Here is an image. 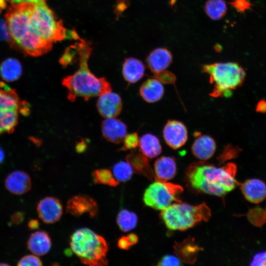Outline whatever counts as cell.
<instances>
[{"instance_id": "26", "label": "cell", "mask_w": 266, "mask_h": 266, "mask_svg": "<svg viewBox=\"0 0 266 266\" xmlns=\"http://www.w3.org/2000/svg\"><path fill=\"white\" fill-rule=\"evenodd\" d=\"M19 110H0V134L11 133L14 131L18 123Z\"/></svg>"}, {"instance_id": "38", "label": "cell", "mask_w": 266, "mask_h": 266, "mask_svg": "<svg viewBox=\"0 0 266 266\" xmlns=\"http://www.w3.org/2000/svg\"><path fill=\"white\" fill-rule=\"evenodd\" d=\"M232 5L238 11L244 12L250 9L251 4L247 0H233L231 2Z\"/></svg>"}, {"instance_id": "48", "label": "cell", "mask_w": 266, "mask_h": 266, "mask_svg": "<svg viewBox=\"0 0 266 266\" xmlns=\"http://www.w3.org/2000/svg\"><path fill=\"white\" fill-rule=\"evenodd\" d=\"M6 0H0V11L4 9L6 6Z\"/></svg>"}, {"instance_id": "29", "label": "cell", "mask_w": 266, "mask_h": 266, "mask_svg": "<svg viewBox=\"0 0 266 266\" xmlns=\"http://www.w3.org/2000/svg\"><path fill=\"white\" fill-rule=\"evenodd\" d=\"M116 221L120 229L127 232L135 227L137 223V217L133 212L122 209L118 214Z\"/></svg>"}, {"instance_id": "23", "label": "cell", "mask_w": 266, "mask_h": 266, "mask_svg": "<svg viewBox=\"0 0 266 266\" xmlns=\"http://www.w3.org/2000/svg\"><path fill=\"white\" fill-rule=\"evenodd\" d=\"M126 160L137 173L144 175L151 180L155 178L147 157L142 153H131L126 156Z\"/></svg>"}, {"instance_id": "47", "label": "cell", "mask_w": 266, "mask_h": 266, "mask_svg": "<svg viewBox=\"0 0 266 266\" xmlns=\"http://www.w3.org/2000/svg\"><path fill=\"white\" fill-rule=\"evenodd\" d=\"M5 158V154L3 150L0 146V165L3 162Z\"/></svg>"}, {"instance_id": "49", "label": "cell", "mask_w": 266, "mask_h": 266, "mask_svg": "<svg viewBox=\"0 0 266 266\" xmlns=\"http://www.w3.org/2000/svg\"><path fill=\"white\" fill-rule=\"evenodd\" d=\"M9 265L7 263H0V266H9Z\"/></svg>"}, {"instance_id": "24", "label": "cell", "mask_w": 266, "mask_h": 266, "mask_svg": "<svg viewBox=\"0 0 266 266\" xmlns=\"http://www.w3.org/2000/svg\"><path fill=\"white\" fill-rule=\"evenodd\" d=\"M22 73V66L16 59L9 58L4 60L0 65V76L7 82L17 80Z\"/></svg>"}, {"instance_id": "31", "label": "cell", "mask_w": 266, "mask_h": 266, "mask_svg": "<svg viewBox=\"0 0 266 266\" xmlns=\"http://www.w3.org/2000/svg\"><path fill=\"white\" fill-rule=\"evenodd\" d=\"M94 182L98 184L116 187L119 181L113 176L112 172L107 169H100L95 170L92 173Z\"/></svg>"}, {"instance_id": "20", "label": "cell", "mask_w": 266, "mask_h": 266, "mask_svg": "<svg viewBox=\"0 0 266 266\" xmlns=\"http://www.w3.org/2000/svg\"><path fill=\"white\" fill-rule=\"evenodd\" d=\"M139 93L145 101L153 103L162 99L164 94V88L157 78H149L140 86Z\"/></svg>"}, {"instance_id": "39", "label": "cell", "mask_w": 266, "mask_h": 266, "mask_svg": "<svg viewBox=\"0 0 266 266\" xmlns=\"http://www.w3.org/2000/svg\"><path fill=\"white\" fill-rule=\"evenodd\" d=\"M25 215L23 212L17 211L14 213L10 218V223L13 225H19L24 220Z\"/></svg>"}, {"instance_id": "27", "label": "cell", "mask_w": 266, "mask_h": 266, "mask_svg": "<svg viewBox=\"0 0 266 266\" xmlns=\"http://www.w3.org/2000/svg\"><path fill=\"white\" fill-rule=\"evenodd\" d=\"M204 11L210 19L218 20L226 14L227 6L224 0H207L204 5Z\"/></svg>"}, {"instance_id": "10", "label": "cell", "mask_w": 266, "mask_h": 266, "mask_svg": "<svg viewBox=\"0 0 266 266\" xmlns=\"http://www.w3.org/2000/svg\"><path fill=\"white\" fill-rule=\"evenodd\" d=\"M36 209L39 218L48 224L59 221L63 214L61 202L52 197H46L41 200L37 204Z\"/></svg>"}, {"instance_id": "5", "label": "cell", "mask_w": 266, "mask_h": 266, "mask_svg": "<svg viewBox=\"0 0 266 266\" xmlns=\"http://www.w3.org/2000/svg\"><path fill=\"white\" fill-rule=\"evenodd\" d=\"M203 71L208 74L213 88L212 97H229L233 91L243 84L246 73L243 68L234 62L215 63L202 66Z\"/></svg>"}, {"instance_id": "37", "label": "cell", "mask_w": 266, "mask_h": 266, "mask_svg": "<svg viewBox=\"0 0 266 266\" xmlns=\"http://www.w3.org/2000/svg\"><path fill=\"white\" fill-rule=\"evenodd\" d=\"M251 266H266V251L259 252L253 257Z\"/></svg>"}, {"instance_id": "13", "label": "cell", "mask_w": 266, "mask_h": 266, "mask_svg": "<svg viewBox=\"0 0 266 266\" xmlns=\"http://www.w3.org/2000/svg\"><path fill=\"white\" fill-rule=\"evenodd\" d=\"M101 128L103 137L115 144L121 143L127 135V126L115 118H106L102 122Z\"/></svg>"}, {"instance_id": "32", "label": "cell", "mask_w": 266, "mask_h": 266, "mask_svg": "<svg viewBox=\"0 0 266 266\" xmlns=\"http://www.w3.org/2000/svg\"><path fill=\"white\" fill-rule=\"evenodd\" d=\"M240 151V149L239 147L228 144L224 147L221 153L219 155L218 160L220 163H223L236 157Z\"/></svg>"}, {"instance_id": "34", "label": "cell", "mask_w": 266, "mask_h": 266, "mask_svg": "<svg viewBox=\"0 0 266 266\" xmlns=\"http://www.w3.org/2000/svg\"><path fill=\"white\" fill-rule=\"evenodd\" d=\"M17 266H42V263L37 255L34 254L27 255L21 258V259L18 261Z\"/></svg>"}, {"instance_id": "8", "label": "cell", "mask_w": 266, "mask_h": 266, "mask_svg": "<svg viewBox=\"0 0 266 266\" xmlns=\"http://www.w3.org/2000/svg\"><path fill=\"white\" fill-rule=\"evenodd\" d=\"M183 191L179 185L157 180L146 189L143 200L147 206L163 210L172 203L180 201L178 196Z\"/></svg>"}, {"instance_id": "43", "label": "cell", "mask_w": 266, "mask_h": 266, "mask_svg": "<svg viewBox=\"0 0 266 266\" xmlns=\"http://www.w3.org/2000/svg\"><path fill=\"white\" fill-rule=\"evenodd\" d=\"M256 111L260 113H266V100H260L256 105Z\"/></svg>"}, {"instance_id": "17", "label": "cell", "mask_w": 266, "mask_h": 266, "mask_svg": "<svg viewBox=\"0 0 266 266\" xmlns=\"http://www.w3.org/2000/svg\"><path fill=\"white\" fill-rule=\"evenodd\" d=\"M216 149L214 139L207 135L198 136L191 147L193 154L202 161L211 158L214 154Z\"/></svg>"}, {"instance_id": "33", "label": "cell", "mask_w": 266, "mask_h": 266, "mask_svg": "<svg viewBox=\"0 0 266 266\" xmlns=\"http://www.w3.org/2000/svg\"><path fill=\"white\" fill-rule=\"evenodd\" d=\"M139 139L136 133L127 134L123 140L124 145L120 150L134 149L139 145Z\"/></svg>"}, {"instance_id": "15", "label": "cell", "mask_w": 266, "mask_h": 266, "mask_svg": "<svg viewBox=\"0 0 266 266\" xmlns=\"http://www.w3.org/2000/svg\"><path fill=\"white\" fill-rule=\"evenodd\" d=\"M240 189L245 198L251 203H260L266 198V185L259 179L246 180L241 184Z\"/></svg>"}, {"instance_id": "14", "label": "cell", "mask_w": 266, "mask_h": 266, "mask_svg": "<svg viewBox=\"0 0 266 266\" xmlns=\"http://www.w3.org/2000/svg\"><path fill=\"white\" fill-rule=\"evenodd\" d=\"M4 186L7 191L14 195H23L31 190V179L26 172L15 170L7 176Z\"/></svg>"}, {"instance_id": "42", "label": "cell", "mask_w": 266, "mask_h": 266, "mask_svg": "<svg viewBox=\"0 0 266 266\" xmlns=\"http://www.w3.org/2000/svg\"><path fill=\"white\" fill-rule=\"evenodd\" d=\"M118 247L123 250H128L131 246L126 236H123L120 238L117 243Z\"/></svg>"}, {"instance_id": "21", "label": "cell", "mask_w": 266, "mask_h": 266, "mask_svg": "<svg viewBox=\"0 0 266 266\" xmlns=\"http://www.w3.org/2000/svg\"><path fill=\"white\" fill-rule=\"evenodd\" d=\"M174 252L181 262L194 263L201 248L195 244L193 238H188L174 246Z\"/></svg>"}, {"instance_id": "41", "label": "cell", "mask_w": 266, "mask_h": 266, "mask_svg": "<svg viewBox=\"0 0 266 266\" xmlns=\"http://www.w3.org/2000/svg\"><path fill=\"white\" fill-rule=\"evenodd\" d=\"M46 0H6L11 3L12 5H18L23 4H34L41 1H46Z\"/></svg>"}, {"instance_id": "9", "label": "cell", "mask_w": 266, "mask_h": 266, "mask_svg": "<svg viewBox=\"0 0 266 266\" xmlns=\"http://www.w3.org/2000/svg\"><path fill=\"white\" fill-rule=\"evenodd\" d=\"M163 134L166 143L173 149L183 146L188 138L186 126L182 122L176 120L167 121L164 128Z\"/></svg>"}, {"instance_id": "6", "label": "cell", "mask_w": 266, "mask_h": 266, "mask_svg": "<svg viewBox=\"0 0 266 266\" xmlns=\"http://www.w3.org/2000/svg\"><path fill=\"white\" fill-rule=\"evenodd\" d=\"M210 215V210L204 203L192 205L180 201L172 203L160 214L167 228L171 231L186 230L200 221H207Z\"/></svg>"}, {"instance_id": "30", "label": "cell", "mask_w": 266, "mask_h": 266, "mask_svg": "<svg viewBox=\"0 0 266 266\" xmlns=\"http://www.w3.org/2000/svg\"><path fill=\"white\" fill-rule=\"evenodd\" d=\"M112 171L115 179L121 182L129 180L133 173V169L130 164L128 162L124 161H120L114 165Z\"/></svg>"}, {"instance_id": "4", "label": "cell", "mask_w": 266, "mask_h": 266, "mask_svg": "<svg viewBox=\"0 0 266 266\" xmlns=\"http://www.w3.org/2000/svg\"><path fill=\"white\" fill-rule=\"evenodd\" d=\"M70 247L84 265L104 266L108 264V246L106 240L88 228L79 229L72 233Z\"/></svg>"}, {"instance_id": "36", "label": "cell", "mask_w": 266, "mask_h": 266, "mask_svg": "<svg viewBox=\"0 0 266 266\" xmlns=\"http://www.w3.org/2000/svg\"><path fill=\"white\" fill-rule=\"evenodd\" d=\"M11 36L5 20L0 18V41H9Z\"/></svg>"}, {"instance_id": "46", "label": "cell", "mask_w": 266, "mask_h": 266, "mask_svg": "<svg viewBox=\"0 0 266 266\" xmlns=\"http://www.w3.org/2000/svg\"><path fill=\"white\" fill-rule=\"evenodd\" d=\"M86 149V143L82 141L80 142H79L76 146V150L77 152L79 153L84 152Z\"/></svg>"}, {"instance_id": "16", "label": "cell", "mask_w": 266, "mask_h": 266, "mask_svg": "<svg viewBox=\"0 0 266 266\" xmlns=\"http://www.w3.org/2000/svg\"><path fill=\"white\" fill-rule=\"evenodd\" d=\"M148 66L155 75L165 71L172 62L170 52L165 48L153 50L147 57Z\"/></svg>"}, {"instance_id": "7", "label": "cell", "mask_w": 266, "mask_h": 266, "mask_svg": "<svg viewBox=\"0 0 266 266\" xmlns=\"http://www.w3.org/2000/svg\"><path fill=\"white\" fill-rule=\"evenodd\" d=\"M30 17L35 31L46 41L53 43L67 37L63 22L58 19L45 1L32 4Z\"/></svg>"}, {"instance_id": "25", "label": "cell", "mask_w": 266, "mask_h": 266, "mask_svg": "<svg viewBox=\"0 0 266 266\" xmlns=\"http://www.w3.org/2000/svg\"><path fill=\"white\" fill-rule=\"evenodd\" d=\"M139 149L142 154L149 158H154L162 152V146L158 138L151 133H146L139 139Z\"/></svg>"}, {"instance_id": "1", "label": "cell", "mask_w": 266, "mask_h": 266, "mask_svg": "<svg viewBox=\"0 0 266 266\" xmlns=\"http://www.w3.org/2000/svg\"><path fill=\"white\" fill-rule=\"evenodd\" d=\"M236 168L233 163L216 167L201 161L191 164L186 176L190 185L196 190L221 197L238 184L235 178Z\"/></svg>"}, {"instance_id": "2", "label": "cell", "mask_w": 266, "mask_h": 266, "mask_svg": "<svg viewBox=\"0 0 266 266\" xmlns=\"http://www.w3.org/2000/svg\"><path fill=\"white\" fill-rule=\"evenodd\" d=\"M79 67L73 74L64 77L62 85L67 90V98L71 101L81 97L85 100L111 91L109 83L104 77L98 78L88 67V60L92 52L90 42L80 39L76 45Z\"/></svg>"}, {"instance_id": "28", "label": "cell", "mask_w": 266, "mask_h": 266, "mask_svg": "<svg viewBox=\"0 0 266 266\" xmlns=\"http://www.w3.org/2000/svg\"><path fill=\"white\" fill-rule=\"evenodd\" d=\"M20 99L15 89L0 90V110L16 109L19 110Z\"/></svg>"}, {"instance_id": "19", "label": "cell", "mask_w": 266, "mask_h": 266, "mask_svg": "<svg viewBox=\"0 0 266 266\" xmlns=\"http://www.w3.org/2000/svg\"><path fill=\"white\" fill-rule=\"evenodd\" d=\"M154 174L158 180L166 181L174 177L176 172V164L173 157L162 156L155 162Z\"/></svg>"}, {"instance_id": "12", "label": "cell", "mask_w": 266, "mask_h": 266, "mask_svg": "<svg viewBox=\"0 0 266 266\" xmlns=\"http://www.w3.org/2000/svg\"><path fill=\"white\" fill-rule=\"evenodd\" d=\"M66 209L68 213L76 217L88 213L90 217L94 218L98 211V204L95 200L85 195L72 197L67 201Z\"/></svg>"}, {"instance_id": "18", "label": "cell", "mask_w": 266, "mask_h": 266, "mask_svg": "<svg viewBox=\"0 0 266 266\" xmlns=\"http://www.w3.org/2000/svg\"><path fill=\"white\" fill-rule=\"evenodd\" d=\"M52 243L48 233L38 231L32 233L27 241L28 249L37 256H43L50 250Z\"/></svg>"}, {"instance_id": "40", "label": "cell", "mask_w": 266, "mask_h": 266, "mask_svg": "<svg viewBox=\"0 0 266 266\" xmlns=\"http://www.w3.org/2000/svg\"><path fill=\"white\" fill-rule=\"evenodd\" d=\"M30 104L25 100L21 101L19 108V113L24 116H28L31 113Z\"/></svg>"}, {"instance_id": "22", "label": "cell", "mask_w": 266, "mask_h": 266, "mask_svg": "<svg viewBox=\"0 0 266 266\" xmlns=\"http://www.w3.org/2000/svg\"><path fill=\"white\" fill-rule=\"evenodd\" d=\"M144 71V64L136 58H127L123 64V76L129 83H134L139 81L143 76Z\"/></svg>"}, {"instance_id": "45", "label": "cell", "mask_w": 266, "mask_h": 266, "mask_svg": "<svg viewBox=\"0 0 266 266\" xmlns=\"http://www.w3.org/2000/svg\"><path fill=\"white\" fill-rule=\"evenodd\" d=\"M28 226L31 230H35L38 228L39 223L36 219H31L28 223Z\"/></svg>"}, {"instance_id": "44", "label": "cell", "mask_w": 266, "mask_h": 266, "mask_svg": "<svg viewBox=\"0 0 266 266\" xmlns=\"http://www.w3.org/2000/svg\"><path fill=\"white\" fill-rule=\"evenodd\" d=\"M126 237L131 246L135 244L138 242V237L134 233L129 234Z\"/></svg>"}, {"instance_id": "35", "label": "cell", "mask_w": 266, "mask_h": 266, "mask_svg": "<svg viewBox=\"0 0 266 266\" xmlns=\"http://www.w3.org/2000/svg\"><path fill=\"white\" fill-rule=\"evenodd\" d=\"M182 262L176 256L171 255L164 256L159 262L158 266H181Z\"/></svg>"}, {"instance_id": "3", "label": "cell", "mask_w": 266, "mask_h": 266, "mask_svg": "<svg viewBox=\"0 0 266 266\" xmlns=\"http://www.w3.org/2000/svg\"><path fill=\"white\" fill-rule=\"evenodd\" d=\"M31 4L12 5L5 20L11 40L25 53L36 57L49 51L53 43L44 40L33 26L30 17Z\"/></svg>"}, {"instance_id": "11", "label": "cell", "mask_w": 266, "mask_h": 266, "mask_svg": "<svg viewBox=\"0 0 266 266\" xmlns=\"http://www.w3.org/2000/svg\"><path fill=\"white\" fill-rule=\"evenodd\" d=\"M123 103L120 96L111 91L100 96L97 102V108L103 118H115L122 110Z\"/></svg>"}]
</instances>
